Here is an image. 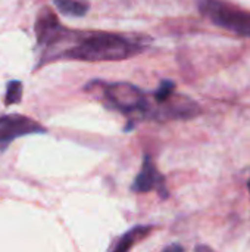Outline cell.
I'll use <instances>...</instances> for the list:
<instances>
[{"instance_id":"6da1fadb","label":"cell","mask_w":250,"mask_h":252,"mask_svg":"<svg viewBox=\"0 0 250 252\" xmlns=\"http://www.w3.org/2000/svg\"><path fill=\"white\" fill-rule=\"evenodd\" d=\"M141 47L128 38L111 32H88L80 35L74 46L68 47L63 55L69 59L80 61H121L139 53Z\"/></svg>"},{"instance_id":"7a4b0ae2","label":"cell","mask_w":250,"mask_h":252,"mask_svg":"<svg viewBox=\"0 0 250 252\" xmlns=\"http://www.w3.org/2000/svg\"><path fill=\"white\" fill-rule=\"evenodd\" d=\"M103 96L111 108L128 117L152 118L153 106L146 93L130 83H109L103 86Z\"/></svg>"},{"instance_id":"3957f363","label":"cell","mask_w":250,"mask_h":252,"mask_svg":"<svg viewBox=\"0 0 250 252\" xmlns=\"http://www.w3.org/2000/svg\"><path fill=\"white\" fill-rule=\"evenodd\" d=\"M199 10L215 25L250 37V12L224 0H199Z\"/></svg>"},{"instance_id":"277c9868","label":"cell","mask_w":250,"mask_h":252,"mask_svg":"<svg viewBox=\"0 0 250 252\" xmlns=\"http://www.w3.org/2000/svg\"><path fill=\"white\" fill-rule=\"evenodd\" d=\"M46 128L40 126L37 121L19 115V114H10L0 117V143H9L18 137L35 134V133H44Z\"/></svg>"},{"instance_id":"5b68a950","label":"cell","mask_w":250,"mask_h":252,"mask_svg":"<svg viewBox=\"0 0 250 252\" xmlns=\"http://www.w3.org/2000/svg\"><path fill=\"white\" fill-rule=\"evenodd\" d=\"M131 189L134 192H139V193H146V192H150V190H158L162 198L168 196V190L165 188L164 176L158 171L155 162L152 161V158L149 155L144 157L141 170H140L139 176L136 177Z\"/></svg>"},{"instance_id":"8992f818","label":"cell","mask_w":250,"mask_h":252,"mask_svg":"<svg viewBox=\"0 0 250 252\" xmlns=\"http://www.w3.org/2000/svg\"><path fill=\"white\" fill-rule=\"evenodd\" d=\"M65 34L66 31L59 24L55 12H52V9L43 7L35 21V35H37L38 44L52 46L60 41L65 37Z\"/></svg>"},{"instance_id":"52a82bcc","label":"cell","mask_w":250,"mask_h":252,"mask_svg":"<svg viewBox=\"0 0 250 252\" xmlns=\"http://www.w3.org/2000/svg\"><path fill=\"white\" fill-rule=\"evenodd\" d=\"M153 230L152 226H136L127 233H124L112 247L109 252H128L137 242L143 241L150 232Z\"/></svg>"},{"instance_id":"ba28073f","label":"cell","mask_w":250,"mask_h":252,"mask_svg":"<svg viewBox=\"0 0 250 252\" xmlns=\"http://www.w3.org/2000/svg\"><path fill=\"white\" fill-rule=\"evenodd\" d=\"M60 13L66 16H84L88 12V0H53Z\"/></svg>"},{"instance_id":"9c48e42d","label":"cell","mask_w":250,"mask_h":252,"mask_svg":"<svg viewBox=\"0 0 250 252\" xmlns=\"http://www.w3.org/2000/svg\"><path fill=\"white\" fill-rule=\"evenodd\" d=\"M174 90H175V84L174 81H169V80H164L161 83V86L158 87V90L153 93V99L158 105H162L165 103L167 100H169L174 94Z\"/></svg>"},{"instance_id":"30bf717a","label":"cell","mask_w":250,"mask_h":252,"mask_svg":"<svg viewBox=\"0 0 250 252\" xmlns=\"http://www.w3.org/2000/svg\"><path fill=\"white\" fill-rule=\"evenodd\" d=\"M22 97V83L18 80H12L7 84L6 89V97H4V103L6 105H15L19 103Z\"/></svg>"},{"instance_id":"8fae6325","label":"cell","mask_w":250,"mask_h":252,"mask_svg":"<svg viewBox=\"0 0 250 252\" xmlns=\"http://www.w3.org/2000/svg\"><path fill=\"white\" fill-rule=\"evenodd\" d=\"M162 252H184V250H183V247H181V245H178V244H172V245L167 247V248H165Z\"/></svg>"},{"instance_id":"7c38bea8","label":"cell","mask_w":250,"mask_h":252,"mask_svg":"<svg viewBox=\"0 0 250 252\" xmlns=\"http://www.w3.org/2000/svg\"><path fill=\"white\" fill-rule=\"evenodd\" d=\"M196 252H215L212 248H209V247H206V245H199V247H196Z\"/></svg>"},{"instance_id":"4fadbf2b","label":"cell","mask_w":250,"mask_h":252,"mask_svg":"<svg viewBox=\"0 0 250 252\" xmlns=\"http://www.w3.org/2000/svg\"><path fill=\"white\" fill-rule=\"evenodd\" d=\"M248 188H249V192H250V179H249V183H248Z\"/></svg>"}]
</instances>
